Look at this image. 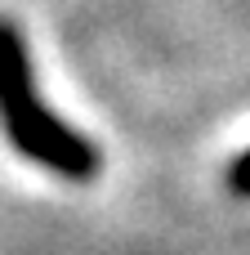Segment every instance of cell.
I'll return each instance as SVG.
<instances>
[{
  "mask_svg": "<svg viewBox=\"0 0 250 255\" xmlns=\"http://www.w3.org/2000/svg\"><path fill=\"white\" fill-rule=\"evenodd\" d=\"M228 188H233L237 197H246V202H250V148L242 152V157L228 161Z\"/></svg>",
  "mask_w": 250,
  "mask_h": 255,
  "instance_id": "obj_2",
  "label": "cell"
},
{
  "mask_svg": "<svg viewBox=\"0 0 250 255\" xmlns=\"http://www.w3.org/2000/svg\"><path fill=\"white\" fill-rule=\"evenodd\" d=\"M0 126L13 148L22 157H31L36 166H45L49 175L72 179V184L98 179V166H103L98 148L76 126H67L63 117H54L40 103L27 40L4 18H0Z\"/></svg>",
  "mask_w": 250,
  "mask_h": 255,
  "instance_id": "obj_1",
  "label": "cell"
}]
</instances>
